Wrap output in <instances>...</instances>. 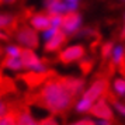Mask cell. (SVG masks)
<instances>
[{"label":"cell","instance_id":"cell-1","mask_svg":"<svg viewBox=\"0 0 125 125\" xmlns=\"http://www.w3.org/2000/svg\"><path fill=\"white\" fill-rule=\"evenodd\" d=\"M76 97L66 89L61 77H46L35 94V103L52 115L65 114L74 105Z\"/></svg>","mask_w":125,"mask_h":125},{"label":"cell","instance_id":"cell-2","mask_svg":"<svg viewBox=\"0 0 125 125\" xmlns=\"http://www.w3.org/2000/svg\"><path fill=\"white\" fill-rule=\"evenodd\" d=\"M13 42H16L24 49H37L40 46L41 37L40 32L35 31L28 24L16 25L11 32Z\"/></svg>","mask_w":125,"mask_h":125},{"label":"cell","instance_id":"cell-3","mask_svg":"<svg viewBox=\"0 0 125 125\" xmlns=\"http://www.w3.org/2000/svg\"><path fill=\"white\" fill-rule=\"evenodd\" d=\"M21 59L24 65V72L37 76H48L49 66L42 58L35 52V49H24L21 52Z\"/></svg>","mask_w":125,"mask_h":125},{"label":"cell","instance_id":"cell-4","mask_svg":"<svg viewBox=\"0 0 125 125\" xmlns=\"http://www.w3.org/2000/svg\"><path fill=\"white\" fill-rule=\"evenodd\" d=\"M108 91H110V89H108V79L104 77V76H101V77H98V79L94 80L83 91L82 97L86 98V100H89V101H91V103H94L98 98H101V97H107Z\"/></svg>","mask_w":125,"mask_h":125},{"label":"cell","instance_id":"cell-5","mask_svg":"<svg viewBox=\"0 0 125 125\" xmlns=\"http://www.w3.org/2000/svg\"><path fill=\"white\" fill-rule=\"evenodd\" d=\"M42 6L48 14H66V13L77 11L79 3L68 1V0H42Z\"/></svg>","mask_w":125,"mask_h":125},{"label":"cell","instance_id":"cell-6","mask_svg":"<svg viewBox=\"0 0 125 125\" xmlns=\"http://www.w3.org/2000/svg\"><path fill=\"white\" fill-rule=\"evenodd\" d=\"M86 56V48L80 44L69 45L62 48L58 53V61L63 65H70L74 62H80Z\"/></svg>","mask_w":125,"mask_h":125},{"label":"cell","instance_id":"cell-7","mask_svg":"<svg viewBox=\"0 0 125 125\" xmlns=\"http://www.w3.org/2000/svg\"><path fill=\"white\" fill-rule=\"evenodd\" d=\"M82 24H83V18L77 11H72V13H66L63 14V20H62V30L68 37H73L80 28H82Z\"/></svg>","mask_w":125,"mask_h":125},{"label":"cell","instance_id":"cell-8","mask_svg":"<svg viewBox=\"0 0 125 125\" xmlns=\"http://www.w3.org/2000/svg\"><path fill=\"white\" fill-rule=\"evenodd\" d=\"M90 114L93 117L98 118V119H110V121H111V119L114 118L113 110L108 105L105 97H101V98H98L97 101L93 103V105H91V108H90Z\"/></svg>","mask_w":125,"mask_h":125},{"label":"cell","instance_id":"cell-9","mask_svg":"<svg viewBox=\"0 0 125 125\" xmlns=\"http://www.w3.org/2000/svg\"><path fill=\"white\" fill-rule=\"evenodd\" d=\"M27 21H28V25H31L38 32H42V31H45L46 28L51 27V16L46 11L45 13H32V14L28 16Z\"/></svg>","mask_w":125,"mask_h":125},{"label":"cell","instance_id":"cell-10","mask_svg":"<svg viewBox=\"0 0 125 125\" xmlns=\"http://www.w3.org/2000/svg\"><path fill=\"white\" fill-rule=\"evenodd\" d=\"M68 41V35L63 32L62 30H58L56 34L52 38H49L48 41L44 42V51L46 53H53V52H59L63 48V45Z\"/></svg>","mask_w":125,"mask_h":125},{"label":"cell","instance_id":"cell-11","mask_svg":"<svg viewBox=\"0 0 125 125\" xmlns=\"http://www.w3.org/2000/svg\"><path fill=\"white\" fill-rule=\"evenodd\" d=\"M63 84L68 89L74 97H80L86 90V82L80 77H73V76H66V77H61Z\"/></svg>","mask_w":125,"mask_h":125},{"label":"cell","instance_id":"cell-12","mask_svg":"<svg viewBox=\"0 0 125 125\" xmlns=\"http://www.w3.org/2000/svg\"><path fill=\"white\" fill-rule=\"evenodd\" d=\"M0 68L10 73L24 72V65L21 56H3L0 61Z\"/></svg>","mask_w":125,"mask_h":125},{"label":"cell","instance_id":"cell-13","mask_svg":"<svg viewBox=\"0 0 125 125\" xmlns=\"http://www.w3.org/2000/svg\"><path fill=\"white\" fill-rule=\"evenodd\" d=\"M16 118H17V125H38V119L27 107L18 108L16 111Z\"/></svg>","mask_w":125,"mask_h":125},{"label":"cell","instance_id":"cell-14","mask_svg":"<svg viewBox=\"0 0 125 125\" xmlns=\"http://www.w3.org/2000/svg\"><path fill=\"white\" fill-rule=\"evenodd\" d=\"M17 25V17L7 11H0V30L13 31V28Z\"/></svg>","mask_w":125,"mask_h":125},{"label":"cell","instance_id":"cell-15","mask_svg":"<svg viewBox=\"0 0 125 125\" xmlns=\"http://www.w3.org/2000/svg\"><path fill=\"white\" fill-rule=\"evenodd\" d=\"M1 51H3V56H21L23 48L16 42H7L1 48Z\"/></svg>","mask_w":125,"mask_h":125},{"label":"cell","instance_id":"cell-16","mask_svg":"<svg viewBox=\"0 0 125 125\" xmlns=\"http://www.w3.org/2000/svg\"><path fill=\"white\" fill-rule=\"evenodd\" d=\"M125 61V49L122 45H117L113 49V55H111V65H121Z\"/></svg>","mask_w":125,"mask_h":125},{"label":"cell","instance_id":"cell-17","mask_svg":"<svg viewBox=\"0 0 125 125\" xmlns=\"http://www.w3.org/2000/svg\"><path fill=\"white\" fill-rule=\"evenodd\" d=\"M91 105H93V103L89 101V100H86V98H83V97L80 96L79 98H77V101L74 103V111L76 113H80V114H84V113H90V108Z\"/></svg>","mask_w":125,"mask_h":125},{"label":"cell","instance_id":"cell-18","mask_svg":"<svg viewBox=\"0 0 125 125\" xmlns=\"http://www.w3.org/2000/svg\"><path fill=\"white\" fill-rule=\"evenodd\" d=\"M113 90L118 97H125V79L117 77L113 82Z\"/></svg>","mask_w":125,"mask_h":125},{"label":"cell","instance_id":"cell-19","mask_svg":"<svg viewBox=\"0 0 125 125\" xmlns=\"http://www.w3.org/2000/svg\"><path fill=\"white\" fill-rule=\"evenodd\" d=\"M97 35L98 34L96 32V30L90 28V27H86V28H80L73 37H76V38H91V37H97Z\"/></svg>","mask_w":125,"mask_h":125},{"label":"cell","instance_id":"cell-20","mask_svg":"<svg viewBox=\"0 0 125 125\" xmlns=\"http://www.w3.org/2000/svg\"><path fill=\"white\" fill-rule=\"evenodd\" d=\"M0 125H17V118H16V113L10 111L6 114L4 117L0 118Z\"/></svg>","mask_w":125,"mask_h":125},{"label":"cell","instance_id":"cell-21","mask_svg":"<svg viewBox=\"0 0 125 125\" xmlns=\"http://www.w3.org/2000/svg\"><path fill=\"white\" fill-rule=\"evenodd\" d=\"M113 49H114L113 42H105V44H103L101 45V56L104 58V59L111 58V55H113Z\"/></svg>","mask_w":125,"mask_h":125},{"label":"cell","instance_id":"cell-22","mask_svg":"<svg viewBox=\"0 0 125 125\" xmlns=\"http://www.w3.org/2000/svg\"><path fill=\"white\" fill-rule=\"evenodd\" d=\"M38 125H59L58 119L55 115H48V117H44V118L38 119Z\"/></svg>","mask_w":125,"mask_h":125},{"label":"cell","instance_id":"cell-23","mask_svg":"<svg viewBox=\"0 0 125 125\" xmlns=\"http://www.w3.org/2000/svg\"><path fill=\"white\" fill-rule=\"evenodd\" d=\"M9 113H10V105H9V103H7L6 98L0 94V118L4 117Z\"/></svg>","mask_w":125,"mask_h":125},{"label":"cell","instance_id":"cell-24","mask_svg":"<svg viewBox=\"0 0 125 125\" xmlns=\"http://www.w3.org/2000/svg\"><path fill=\"white\" fill-rule=\"evenodd\" d=\"M107 96L111 97V101H113V104H114V107H115V110H117V111H118L121 115H124V117H125V104H124V103H119L118 100H115V97H114L113 94L110 93V91H108Z\"/></svg>","mask_w":125,"mask_h":125},{"label":"cell","instance_id":"cell-25","mask_svg":"<svg viewBox=\"0 0 125 125\" xmlns=\"http://www.w3.org/2000/svg\"><path fill=\"white\" fill-rule=\"evenodd\" d=\"M49 16H51V27L61 28L62 27V20H63L62 14H49Z\"/></svg>","mask_w":125,"mask_h":125},{"label":"cell","instance_id":"cell-26","mask_svg":"<svg viewBox=\"0 0 125 125\" xmlns=\"http://www.w3.org/2000/svg\"><path fill=\"white\" fill-rule=\"evenodd\" d=\"M91 68H93V61H87V59H82V62H80V69L84 72V73H87V72H90Z\"/></svg>","mask_w":125,"mask_h":125},{"label":"cell","instance_id":"cell-27","mask_svg":"<svg viewBox=\"0 0 125 125\" xmlns=\"http://www.w3.org/2000/svg\"><path fill=\"white\" fill-rule=\"evenodd\" d=\"M73 125H96V122L90 118H83V119H79L77 122H74Z\"/></svg>","mask_w":125,"mask_h":125},{"label":"cell","instance_id":"cell-28","mask_svg":"<svg viewBox=\"0 0 125 125\" xmlns=\"http://www.w3.org/2000/svg\"><path fill=\"white\" fill-rule=\"evenodd\" d=\"M18 1L20 0H0V4H3V6H14Z\"/></svg>","mask_w":125,"mask_h":125},{"label":"cell","instance_id":"cell-29","mask_svg":"<svg viewBox=\"0 0 125 125\" xmlns=\"http://www.w3.org/2000/svg\"><path fill=\"white\" fill-rule=\"evenodd\" d=\"M9 40V34H7L6 30H0V42L1 41H7Z\"/></svg>","mask_w":125,"mask_h":125},{"label":"cell","instance_id":"cell-30","mask_svg":"<svg viewBox=\"0 0 125 125\" xmlns=\"http://www.w3.org/2000/svg\"><path fill=\"white\" fill-rule=\"evenodd\" d=\"M96 125H113V122H110V119H98Z\"/></svg>","mask_w":125,"mask_h":125},{"label":"cell","instance_id":"cell-31","mask_svg":"<svg viewBox=\"0 0 125 125\" xmlns=\"http://www.w3.org/2000/svg\"><path fill=\"white\" fill-rule=\"evenodd\" d=\"M124 20H125V17H124ZM121 38L125 40V21H124V28H122V31H121Z\"/></svg>","mask_w":125,"mask_h":125},{"label":"cell","instance_id":"cell-32","mask_svg":"<svg viewBox=\"0 0 125 125\" xmlns=\"http://www.w3.org/2000/svg\"><path fill=\"white\" fill-rule=\"evenodd\" d=\"M1 56H3V51H1V46H0V61H1Z\"/></svg>","mask_w":125,"mask_h":125},{"label":"cell","instance_id":"cell-33","mask_svg":"<svg viewBox=\"0 0 125 125\" xmlns=\"http://www.w3.org/2000/svg\"><path fill=\"white\" fill-rule=\"evenodd\" d=\"M68 1H79V0H68Z\"/></svg>","mask_w":125,"mask_h":125},{"label":"cell","instance_id":"cell-34","mask_svg":"<svg viewBox=\"0 0 125 125\" xmlns=\"http://www.w3.org/2000/svg\"><path fill=\"white\" fill-rule=\"evenodd\" d=\"M72 125H73V124H72Z\"/></svg>","mask_w":125,"mask_h":125},{"label":"cell","instance_id":"cell-35","mask_svg":"<svg viewBox=\"0 0 125 125\" xmlns=\"http://www.w3.org/2000/svg\"><path fill=\"white\" fill-rule=\"evenodd\" d=\"M124 1H125V0H124Z\"/></svg>","mask_w":125,"mask_h":125}]
</instances>
